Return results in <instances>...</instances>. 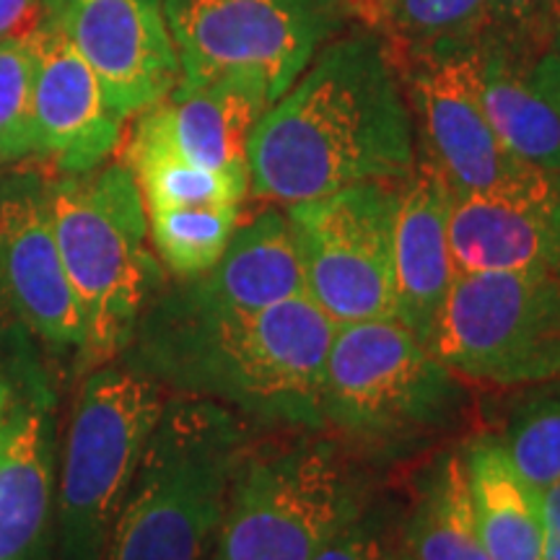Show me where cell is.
Here are the masks:
<instances>
[{
    "mask_svg": "<svg viewBox=\"0 0 560 560\" xmlns=\"http://www.w3.org/2000/svg\"><path fill=\"white\" fill-rule=\"evenodd\" d=\"M545 47L560 58V0H548V11H545Z\"/></svg>",
    "mask_w": 560,
    "mask_h": 560,
    "instance_id": "cell-32",
    "label": "cell"
},
{
    "mask_svg": "<svg viewBox=\"0 0 560 560\" xmlns=\"http://www.w3.org/2000/svg\"><path fill=\"white\" fill-rule=\"evenodd\" d=\"M89 62L117 115H140L179 83V58L159 0H45V21Z\"/></svg>",
    "mask_w": 560,
    "mask_h": 560,
    "instance_id": "cell-12",
    "label": "cell"
},
{
    "mask_svg": "<svg viewBox=\"0 0 560 560\" xmlns=\"http://www.w3.org/2000/svg\"><path fill=\"white\" fill-rule=\"evenodd\" d=\"M252 423L200 397L166 400L102 560H213Z\"/></svg>",
    "mask_w": 560,
    "mask_h": 560,
    "instance_id": "cell-4",
    "label": "cell"
},
{
    "mask_svg": "<svg viewBox=\"0 0 560 560\" xmlns=\"http://www.w3.org/2000/svg\"><path fill=\"white\" fill-rule=\"evenodd\" d=\"M397 187L400 182H366L285 206L306 296L335 325L395 319Z\"/></svg>",
    "mask_w": 560,
    "mask_h": 560,
    "instance_id": "cell-11",
    "label": "cell"
},
{
    "mask_svg": "<svg viewBox=\"0 0 560 560\" xmlns=\"http://www.w3.org/2000/svg\"><path fill=\"white\" fill-rule=\"evenodd\" d=\"M45 21V0H0V42L30 39Z\"/></svg>",
    "mask_w": 560,
    "mask_h": 560,
    "instance_id": "cell-30",
    "label": "cell"
},
{
    "mask_svg": "<svg viewBox=\"0 0 560 560\" xmlns=\"http://www.w3.org/2000/svg\"><path fill=\"white\" fill-rule=\"evenodd\" d=\"M548 0H488V32L524 50L542 52Z\"/></svg>",
    "mask_w": 560,
    "mask_h": 560,
    "instance_id": "cell-29",
    "label": "cell"
},
{
    "mask_svg": "<svg viewBox=\"0 0 560 560\" xmlns=\"http://www.w3.org/2000/svg\"><path fill=\"white\" fill-rule=\"evenodd\" d=\"M467 478L482 548L490 560H542V490L511 465L501 439L465 444Z\"/></svg>",
    "mask_w": 560,
    "mask_h": 560,
    "instance_id": "cell-21",
    "label": "cell"
},
{
    "mask_svg": "<svg viewBox=\"0 0 560 560\" xmlns=\"http://www.w3.org/2000/svg\"><path fill=\"white\" fill-rule=\"evenodd\" d=\"M252 441L231 480L213 560H312L371 501L359 459L325 431Z\"/></svg>",
    "mask_w": 560,
    "mask_h": 560,
    "instance_id": "cell-5",
    "label": "cell"
},
{
    "mask_svg": "<svg viewBox=\"0 0 560 560\" xmlns=\"http://www.w3.org/2000/svg\"><path fill=\"white\" fill-rule=\"evenodd\" d=\"M416 125L387 42L371 26L330 39L257 122L249 195L270 206L408 179Z\"/></svg>",
    "mask_w": 560,
    "mask_h": 560,
    "instance_id": "cell-1",
    "label": "cell"
},
{
    "mask_svg": "<svg viewBox=\"0 0 560 560\" xmlns=\"http://www.w3.org/2000/svg\"><path fill=\"white\" fill-rule=\"evenodd\" d=\"M363 3H366V0H363ZM363 3H361V5H363ZM361 5H359V9H361ZM359 9H355V13H359Z\"/></svg>",
    "mask_w": 560,
    "mask_h": 560,
    "instance_id": "cell-35",
    "label": "cell"
},
{
    "mask_svg": "<svg viewBox=\"0 0 560 560\" xmlns=\"http://www.w3.org/2000/svg\"><path fill=\"white\" fill-rule=\"evenodd\" d=\"M32 50L37 153L66 174L96 170L120 145L122 117L66 34L42 24L32 37Z\"/></svg>",
    "mask_w": 560,
    "mask_h": 560,
    "instance_id": "cell-15",
    "label": "cell"
},
{
    "mask_svg": "<svg viewBox=\"0 0 560 560\" xmlns=\"http://www.w3.org/2000/svg\"><path fill=\"white\" fill-rule=\"evenodd\" d=\"M322 431L355 459L402 462L462 431L470 389L397 319L335 327Z\"/></svg>",
    "mask_w": 560,
    "mask_h": 560,
    "instance_id": "cell-3",
    "label": "cell"
},
{
    "mask_svg": "<svg viewBox=\"0 0 560 560\" xmlns=\"http://www.w3.org/2000/svg\"><path fill=\"white\" fill-rule=\"evenodd\" d=\"M542 560H560V480L542 490Z\"/></svg>",
    "mask_w": 560,
    "mask_h": 560,
    "instance_id": "cell-31",
    "label": "cell"
},
{
    "mask_svg": "<svg viewBox=\"0 0 560 560\" xmlns=\"http://www.w3.org/2000/svg\"><path fill=\"white\" fill-rule=\"evenodd\" d=\"M348 0H164L179 83L240 75L276 104L342 30Z\"/></svg>",
    "mask_w": 560,
    "mask_h": 560,
    "instance_id": "cell-9",
    "label": "cell"
},
{
    "mask_svg": "<svg viewBox=\"0 0 560 560\" xmlns=\"http://www.w3.org/2000/svg\"><path fill=\"white\" fill-rule=\"evenodd\" d=\"M457 272H527L560 280V187L540 195L452 192Z\"/></svg>",
    "mask_w": 560,
    "mask_h": 560,
    "instance_id": "cell-17",
    "label": "cell"
},
{
    "mask_svg": "<svg viewBox=\"0 0 560 560\" xmlns=\"http://www.w3.org/2000/svg\"><path fill=\"white\" fill-rule=\"evenodd\" d=\"M32 96V37L0 42V164H11V161L37 153Z\"/></svg>",
    "mask_w": 560,
    "mask_h": 560,
    "instance_id": "cell-27",
    "label": "cell"
},
{
    "mask_svg": "<svg viewBox=\"0 0 560 560\" xmlns=\"http://www.w3.org/2000/svg\"><path fill=\"white\" fill-rule=\"evenodd\" d=\"M0 299L52 348H83V314L55 240L50 198L34 179L0 190Z\"/></svg>",
    "mask_w": 560,
    "mask_h": 560,
    "instance_id": "cell-14",
    "label": "cell"
},
{
    "mask_svg": "<svg viewBox=\"0 0 560 560\" xmlns=\"http://www.w3.org/2000/svg\"><path fill=\"white\" fill-rule=\"evenodd\" d=\"M482 34L392 52L408 96L420 156L459 195H540L560 187L511 153L495 136L480 96Z\"/></svg>",
    "mask_w": 560,
    "mask_h": 560,
    "instance_id": "cell-8",
    "label": "cell"
},
{
    "mask_svg": "<svg viewBox=\"0 0 560 560\" xmlns=\"http://www.w3.org/2000/svg\"><path fill=\"white\" fill-rule=\"evenodd\" d=\"M335 322L310 296L229 310L164 291L145 306L128 366L252 425L322 431V382Z\"/></svg>",
    "mask_w": 560,
    "mask_h": 560,
    "instance_id": "cell-2",
    "label": "cell"
},
{
    "mask_svg": "<svg viewBox=\"0 0 560 560\" xmlns=\"http://www.w3.org/2000/svg\"><path fill=\"white\" fill-rule=\"evenodd\" d=\"M145 210L192 208V206H242L249 187L206 170L179 153L161 122L156 107L140 112L128 145V161Z\"/></svg>",
    "mask_w": 560,
    "mask_h": 560,
    "instance_id": "cell-23",
    "label": "cell"
},
{
    "mask_svg": "<svg viewBox=\"0 0 560 560\" xmlns=\"http://www.w3.org/2000/svg\"><path fill=\"white\" fill-rule=\"evenodd\" d=\"M312 560H412L405 542L402 514L395 516L371 499L366 509L335 532Z\"/></svg>",
    "mask_w": 560,
    "mask_h": 560,
    "instance_id": "cell-28",
    "label": "cell"
},
{
    "mask_svg": "<svg viewBox=\"0 0 560 560\" xmlns=\"http://www.w3.org/2000/svg\"><path fill=\"white\" fill-rule=\"evenodd\" d=\"M548 58H550V68H552V75H556V83H558V89H560V58L556 52H550L548 50Z\"/></svg>",
    "mask_w": 560,
    "mask_h": 560,
    "instance_id": "cell-33",
    "label": "cell"
},
{
    "mask_svg": "<svg viewBox=\"0 0 560 560\" xmlns=\"http://www.w3.org/2000/svg\"><path fill=\"white\" fill-rule=\"evenodd\" d=\"M425 346L465 382L514 389L560 380V280L457 272Z\"/></svg>",
    "mask_w": 560,
    "mask_h": 560,
    "instance_id": "cell-10",
    "label": "cell"
},
{
    "mask_svg": "<svg viewBox=\"0 0 560 560\" xmlns=\"http://www.w3.org/2000/svg\"><path fill=\"white\" fill-rule=\"evenodd\" d=\"M402 529L412 560H490L475 520L465 446L436 454L418 475Z\"/></svg>",
    "mask_w": 560,
    "mask_h": 560,
    "instance_id": "cell-22",
    "label": "cell"
},
{
    "mask_svg": "<svg viewBox=\"0 0 560 560\" xmlns=\"http://www.w3.org/2000/svg\"><path fill=\"white\" fill-rule=\"evenodd\" d=\"M348 3H350V9H353V13H355V9H359L363 0H348Z\"/></svg>",
    "mask_w": 560,
    "mask_h": 560,
    "instance_id": "cell-34",
    "label": "cell"
},
{
    "mask_svg": "<svg viewBox=\"0 0 560 560\" xmlns=\"http://www.w3.org/2000/svg\"><path fill=\"white\" fill-rule=\"evenodd\" d=\"M452 190L429 159L397 187L395 210V319L416 338L429 342L436 317L457 278L450 244Z\"/></svg>",
    "mask_w": 560,
    "mask_h": 560,
    "instance_id": "cell-16",
    "label": "cell"
},
{
    "mask_svg": "<svg viewBox=\"0 0 560 560\" xmlns=\"http://www.w3.org/2000/svg\"><path fill=\"white\" fill-rule=\"evenodd\" d=\"M179 153L206 170L249 187V140L265 109L272 107L260 83L226 75L200 86L177 83L153 104Z\"/></svg>",
    "mask_w": 560,
    "mask_h": 560,
    "instance_id": "cell-20",
    "label": "cell"
},
{
    "mask_svg": "<svg viewBox=\"0 0 560 560\" xmlns=\"http://www.w3.org/2000/svg\"><path fill=\"white\" fill-rule=\"evenodd\" d=\"M174 289L195 304L229 310H265L306 296L304 265L289 213L272 206L236 226L221 260Z\"/></svg>",
    "mask_w": 560,
    "mask_h": 560,
    "instance_id": "cell-19",
    "label": "cell"
},
{
    "mask_svg": "<svg viewBox=\"0 0 560 560\" xmlns=\"http://www.w3.org/2000/svg\"><path fill=\"white\" fill-rule=\"evenodd\" d=\"M501 444L529 486L537 490L556 486L560 480V380L535 384L511 412Z\"/></svg>",
    "mask_w": 560,
    "mask_h": 560,
    "instance_id": "cell-26",
    "label": "cell"
},
{
    "mask_svg": "<svg viewBox=\"0 0 560 560\" xmlns=\"http://www.w3.org/2000/svg\"><path fill=\"white\" fill-rule=\"evenodd\" d=\"M480 96L495 136L511 153L560 174V89L548 50H524L482 32Z\"/></svg>",
    "mask_w": 560,
    "mask_h": 560,
    "instance_id": "cell-18",
    "label": "cell"
},
{
    "mask_svg": "<svg viewBox=\"0 0 560 560\" xmlns=\"http://www.w3.org/2000/svg\"><path fill=\"white\" fill-rule=\"evenodd\" d=\"M55 240L83 314V350L112 359L130 346L161 285L149 213L128 164L68 174L47 187Z\"/></svg>",
    "mask_w": 560,
    "mask_h": 560,
    "instance_id": "cell-6",
    "label": "cell"
},
{
    "mask_svg": "<svg viewBox=\"0 0 560 560\" xmlns=\"http://www.w3.org/2000/svg\"><path fill=\"white\" fill-rule=\"evenodd\" d=\"M359 16L392 52H400L444 39L478 37L488 30V0H366Z\"/></svg>",
    "mask_w": 560,
    "mask_h": 560,
    "instance_id": "cell-24",
    "label": "cell"
},
{
    "mask_svg": "<svg viewBox=\"0 0 560 560\" xmlns=\"http://www.w3.org/2000/svg\"><path fill=\"white\" fill-rule=\"evenodd\" d=\"M164 405L161 384L132 366H102L86 376L62 450L58 560L104 558Z\"/></svg>",
    "mask_w": 560,
    "mask_h": 560,
    "instance_id": "cell-7",
    "label": "cell"
},
{
    "mask_svg": "<svg viewBox=\"0 0 560 560\" xmlns=\"http://www.w3.org/2000/svg\"><path fill=\"white\" fill-rule=\"evenodd\" d=\"M159 260L179 280L202 276L226 252L240 226L242 206H192L145 210Z\"/></svg>",
    "mask_w": 560,
    "mask_h": 560,
    "instance_id": "cell-25",
    "label": "cell"
},
{
    "mask_svg": "<svg viewBox=\"0 0 560 560\" xmlns=\"http://www.w3.org/2000/svg\"><path fill=\"white\" fill-rule=\"evenodd\" d=\"M52 397L39 371L0 355V560H47Z\"/></svg>",
    "mask_w": 560,
    "mask_h": 560,
    "instance_id": "cell-13",
    "label": "cell"
}]
</instances>
